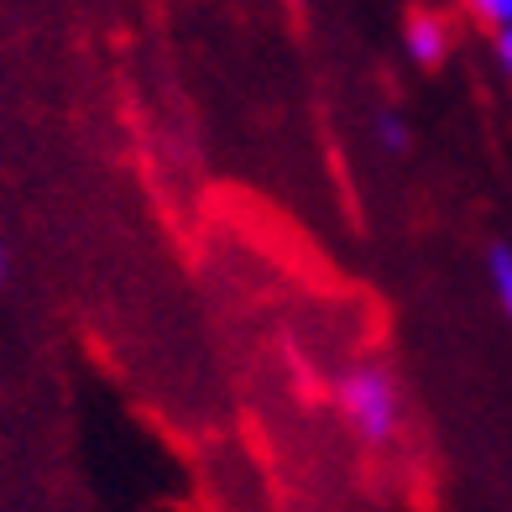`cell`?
Listing matches in <instances>:
<instances>
[{
	"mask_svg": "<svg viewBox=\"0 0 512 512\" xmlns=\"http://www.w3.org/2000/svg\"><path fill=\"white\" fill-rule=\"evenodd\" d=\"M340 408L366 445H392L403 429V392L387 366H351L340 382Z\"/></svg>",
	"mask_w": 512,
	"mask_h": 512,
	"instance_id": "obj_1",
	"label": "cell"
},
{
	"mask_svg": "<svg viewBox=\"0 0 512 512\" xmlns=\"http://www.w3.org/2000/svg\"><path fill=\"white\" fill-rule=\"evenodd\" d=\"M403 48L418 68H439L450 53H455V27L439 11H413L403 21Z\"/></svg>",
	"mask_w": 512,
	"mask_h": 512,
	"instance_id": "obj_2",
	"label": "cell"
},
{
	"mask_svg": "<svg viewBox=\"0 0 512 512\" xmlns=\"http://www.w3.org/2000/svg\"><path fill=\"white\" fill-rule=\"evenodd\" d=\"M486 277H492V293H497L502 314L512 319V246L507 241H497L492 251H486Z\"/></svg>",
	"mask_w": 512,
	"mask_h": 512,
	"instance_id": "obj_3",
	"label": "cell"
},
{
	"mask_svg": "<svg viewBox=\"0 0 512 512\" xmlns=\"http://www.w3.org/2000/svg\"><path fill=\"white\" fill-rule=\"evenodd\" d=\"M377 142H382L387 152H398V157L408 152V121H403L398 110H382V115H377Z\"/></svg>",
	"mask_w": 512,
	"mask_h": 512,
	"instance_id": "obj_4",
	"label": "cell"
},
{
	"mask_svg": "<svg viewBox=\"0 0 512 512\" xmlns=\"http://www.w3.org/2000/svg\"><path fill=\"white\" fill-rule=\"evenodd\" d=\"M471 6V16H481L486 27H502V21H512V0H465Z\"/></svg>",
	"mask_w": 512,
	"mask_h": 512,
	"instance_id": "obj_5",
	"label": "cell"
},
{
	"mask_svg": "<svg viewBox=\"0 0 512 512\" xmlns=\"http://www.w3.org/2000/svg\"><path fill=\"white\" fill-rule=\"evenodd\" d=\"M492 53H497V63H502V74H512V21L492 27Z\"/></svg>",
	"mask_w": 512,
	"mask_h": 512,
	"instance_id": "obj_6",
	"label": "cell"
},
{
	"mask_svg": "<svg viewBox=\"0 0 512 512\" xmlns=\"http://www.w3.org/2000/svg\"><path fill=\"white\" fill-rule=\"evenodd\" d=\"M0 272H6V246H0Z\"/></svg>",
	"mask_w": 512,
	"mask_h": 512,
	"instance_id": "obj_7",
	"label": "cell"
}]
</instances>
